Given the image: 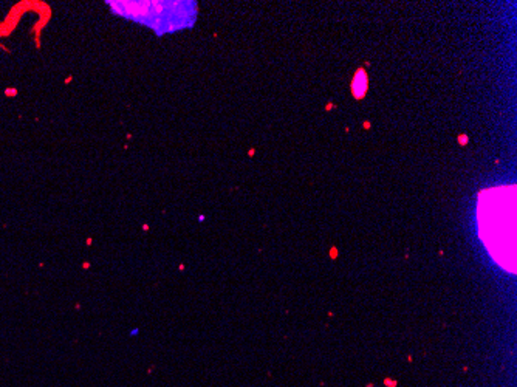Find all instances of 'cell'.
Returning <instances> with one entry per match:
<instances>
[{
  "mask_svg": "<svg viewBox=\"0 0 517 387\" xmlns=\"http://www.w3.org/2000/svg\"><path fill=\"white\" fill-rule=\"evenodd\" d=\"M107 5L113 14L149 26L158 36L193 26L197 14L194 2H107Z\"/></svg>",
  "mask_w": 517,
  "mask_h": 387,
  "instance_id": "cell-1",
  "label": "cell"
}]
</instances>
